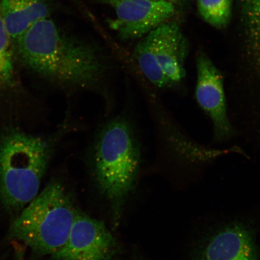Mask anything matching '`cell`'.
<instances>
[{
    "instance_id": "6da1fadb",
    "label": "cell",
    "mask_w": 260,
    "mask_h": 260,
    "mask_svg": "<svg viewBox=\"0 0 260 260\" xmlns=\"http://www.w3.org/2000/svg\"><path fill=\"white\" fill-rule=\"evenodd\" d=\"M20 54L31 70L63 87L91 88L106 73L105 63L92 48L65 37L51 19L26 34Z\"/></svg>"
},
{
    "instance_id": "7a4b0ae2",
    "label": "cell",
    "mask_w": 260,
    "mask_h": 260,
    "mask_svg": "<svg viewBox=\"0 0 260 260\" xmlns=\"http://www.w3.org/2000/svg\"><path fill=\"white\" fill-rule=\"evenodd\" d=\"M51 156L48 142L16 129L0 135V200L18 213L37 196Z\"/></svg>"
},
{
    "instance_id": "3957f363",
    "label": "cell",
    "mask_w": 260,
    "mask_h": 260,
    "mask_svg": "<svg viewBox=\"0 0 260 260\" xmlns=\"http://www.w3.org/2000/svg\"><path fill=\"white\" fill-rule=\"evenodd\" d=\"M78 213L62 185L52 181L21 211L9 237L35 256L53 255L66 243Z\"/></svg>"
},
{
    "instance_id": "277c9868",
    "label": "cell",
    "mask_w": 260,
    "mask_h": 260,
    "mask_svg": "<svg viewBox=\"0 0 260 260\" xmlns=\"http://www.w3.org/2000/svg\"><path fill=\"white\" fill-rule=\"evenodd\" d=\"M141 152L131 124L123 118L109 122L98 136L94 149L96 178L101 191L119 204L135 186Z\"/></svg>"
},
{
    "instance_id": "5b68a950",
    "label": "cell",
    "mask_w": 260,
    "mask_h": 260,
    "mask_svg": "<svg viewBox=\"0 0 260 260\" xmlns=\"http://www.w3.org/2000/svg\"><path fill=\"white\" fill-rule=\"evenodd\" d=\"M141 39L134 57L146 79L158 89H180L186 76L188 44L178 25L164 22Z\"/></svg>"
},
{
    "instance_id": "8992f818",
    "label": "cell",
    "mask_w": 260,
    "mask_h": 260,
    "mask_svg": "<svg viewBox=\"0 0 260 260\" xmlns=\"http://www.w3.org/2000/svg\"><path fill=\"white\" fill-rule=\"evenodd\" d=\"M191 260H260L255 227L234 220L213 228L195 245Z\"/></svg>"
},
{
    "instance_id": "52a82bcc",
    "label": "cell",
    "mask_w": 260,
    "mask_h": 260,
    "mask_svg": "<svg viewBox=\"0 0 260 260\" xmlns=\"http://www.w3.org/2000/svg\"><path fill=\"white\" fill-rule=\"evenodd\" d=\"M196 67L195 97L212 123L213 141L226 142L236 132L229 115L223 75L203 51L197 54Z\"/></svg>"
},
{
    "instance_id": "ba28073f",
    "label": "cell",
    "mask_w": 260,
    "mask_h": 260,
    "mask_svg": "<svg viewBox=\"0 0 260 260\" xmlns=\"http://www.w3.org/2000/svg\"><path fill=\"white\" fill-rule=\"evenodd\" d=\"M116 251V240L105 224L79 212L66 243L51 256L53 260H110Z\"/></svg>"
},
{
    "instance_id": "9c48e42d",
    "label": "cell",
    "mask_w": 260,
    "mask_h": 260,
    "mask_svg": "<svg viewBox=\"0 0 260 260\" xmlns=\"http://www.w3.org/2000/svg\"><path fill=\"white\" fill-rule=\"evenodd\" d=\"M115 12L110 27L125 40L141 39L175 12L174 3L154 0H103Z\"/></svg>"
},
{
    "instance_id": "30bf717a",
    "label": "cell",
    "mask_w": 260,
    "mask_h": 260,
    "mask_svg": "<svg viewBox=\"0 0 260 260\" xmlns=\"http://www.w3.org/2000/svg\"><path fill=\"white\" fill-rule=\"evenodd\" d=\"M245 48L237 67L249 79L260 81V0H242Z\"/></svg>"
},
{
    "instance_id": "8fae6325",
    "label": "cell",
    "mask_w": 260,
    "mask_h": 260,
    "mask_svg": "<svg viewBox=\"0 0 260 260\" xmlns=\"http://www.w3.org/2000/svg\"><path fill=\"white\" fill-rule=\"evenodd\" d=\"M45 0H0V12L12 41H16L31 25L48 17Z\"/></svg>"
},
{
    "instance_id": "7c38bea8",
    "label": "cell",
    "mask_w": 260,
    "mask_h": 260,
    "mask_svg": "<svg viewBox=\"0 0 260 260\" xmlns=\"http://www.w3.org/2000/svg\"><path fill=\"white\" fill-rule=\"evenodd\" d=\"M198 11L207 23L217 28L229 24L232 15V0H198Z\"/></svg>"
},
{
    "instance_id": "4fadbf2b",
    "label": "cell",
    "mask_w": 260,
    "mask_h": 260,
    "mask_svg": "<svg viewBox=\"0 0 260 260\" xmlns=\"http://www.w3.org/2000/svg\"><path fill=\"white\" fill-rule=\"evenodd\" d=\"M11 42L0 12V88L8 85L14 77V55Z\"/></svg>"
},
{
    "instance_id": "5bb4252c",
    "label": "cell",
    "mask_w": 260,
    "mask_h": 260,
    "mask_svg": "<svg viewBox=\"0 0 260 260\" xmlns=\"http://www.w3.org/2000/svg\"><path fill=\"white\" fill-rule=\"evenodd\" d=\"M14 246L15 260H25V250L24 247L18 245L16 242L15 243Z\"/></svg>"
},
{
    "instance_id": "9a60e30c",
    "label": "cell",
    "mask_w": 260,
    "mask_h": 260,
    "mask_svg": "<svg viewBox=\"0 0 260 260\" xmlns=\"http://www.w3.org/2000/svg\"><path fill=\"white\" fill-rule=\"evenodd\" d=\"M154 1L168 2L174 3L183 1V0H154Z\"/></svg>"
}]
</instances>
